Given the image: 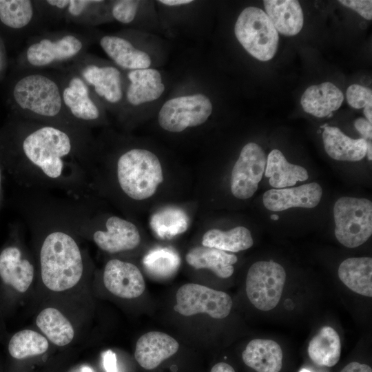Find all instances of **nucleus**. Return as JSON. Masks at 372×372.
<instances>
[{
	"label": "nucleus",
	"instance_id": "20e7f679",
	"mask_svg": "<svg viewBox=\"0 0 372 372\" xmlns=\"http://www.w3.org/2000/svg\"><path fill=\"white\" fill-rule=\"evenodd\" d=\"M22 229L20 223L10 224L8 238L0 248V282L11 298L26 293L36 275L37 264L23 242Z\"/></svg>",
	"mask_w": 372,
	"mask_h": 372
},
{
	"label": "nucleus",
	"instance_id": "4c0bfd02",
	"mask_svg": "<svg viewBox=\"0 0 372 372\" xmlns=\"http://www.w3.org/2000/svg\"><path fill=\"white\" fill-rule=\"evenodd\" d=\"M354 126L366 141H371L372 125L364 118H358L354 121Z\"/></svg>",
	"mask_w": 372,
	"mask_h": 372
},
{
	"label": "nucleus",
	"instance_id": "473e14b6",
	"mask_svg": "<svg viewBox=\"0 0 372 372\" xmlns=\"http://www.w3.org/2000/svg\"><path fill=\"white\" fill-rule=\"evenodd\" d=\"M33 16L32 2L28 0H0V20L12 28L27 25Z\"/></svg>",
	"mask_w": 372,
	"mask_h": 372
},
{
	"label": "nucleus",
	"instance_id": "79ce46f5",
	"mask_svg": "<svg viewBox=\"0 0 372 372\" xmlns=\"http://www.w3.org/2000/svg\"><path fill=\"white\" fill-rule=\"evenodd\" d=\"M159 2L168 6H176L189 4L193 2V1L192 0H161L159 1Z\"/></svg>",
	"mask_w": 372,
	"mask_h": 372
},
{
	"label": "nucleus",
	"instance_id": "f8f14e48",
	"mask_svg": "<svg viewBox=\"0 0 372 372\" xmlns=\"http://www.w3.org/2000/svg\"><path fill=\"white\" fill-rule=\"evenodd\" d=\"M103 281L113 295L124 299L136 298L144 292L145 282L140 269L133 263L117 258L109 260L103 269Z\"/></svg>",
	"mask_w": 372,
	"mask_h": 372
},
{
	"label": "nucleus",
	"instance_id": "4be33fe9",
	"mask_svg": "<svg viewBox=\"0 0 372 372\" xmlns=\"http://www.w3.org/2000/svg\"><path fill=\"white\" fill-rule=\"evenodd\" d=\"M62 100L72 116L87 123L100 116L99 108L90 96L89 90L83 79L74 76L62 92Z\"/></svg>",
	"mask_w": 372,
	"mask_h": 372
},
{
	"label": "nucleus",
	"instance_id": "9d476101",
	"mask_svg": "<svg viewBox=\"0 0 372 372\" xmlns=\"http://www.w3.org/2000/svg\"><path fill=\"white\" fill-rule=\"evenodd\" d=\"M176 300L174 310L184 316L206 313L223 319L232 307L231 298L227 293L195 283L182 285L176 292Z\"/></svg>",
	"mask_w": 372,
	"mask_h": 372
},
{
	"label": "nucleus",
	"instance_id": "7c9ffc66",
	"mask_svg": "<svg viewBox=\"0 0 372 372\" xmlns=\"http://www.w3.org/2000/svg\"><path fill=\"white\" fill-rule=\"evenodd\" d=\"M150 225L160 238L169 239L187 230L188 217L181 209L168 207L154 214Z\"/></svg>",
	"mask_w": 372,
	"mask_h": 372
},
{
	"label": "nucleus",
	"instance_id": "393cba45",
	"mask_svg": "<svg viewBox=\"0 0 372 372\" xmlns=\"http://www.w3.org/2000/svg\"><path fill=\"white\" fill-rule=\"evenodd\" d=\"M84 81L92 85L96 93L107 101L115 103L123 96L119 70L112 66L89 65L82 71Z\"/></svg>",
	"mask_w": 372,
	"mask_h": 372
},
{
	"label": "nucleus",
	"instance_id": "a19ab883",
	"mask_svg": "<svg viewBox=\"0 0 372 372\" xmlns=\"http://www.w3.org/2000/svg\"><path fill=\"white\" fill-rule=\"evenodd\" d=\"M210 372H235L234 368L225 362L216 364L211 369Z\"/></svg>",
	"mask_w": 372,
	"mask_h": 372
},
{
	"label": "nucleus",
	"instance_id": "f3484780",
	"mask_svg": "<svg viewBox=\"0 0 372 372\" xmlns=\"http://www.w3.org/2000/svg\"><path fill=\"white\" fill-rule=\"evenodd\" d=\"M244 363L257 372H279L282 366L280 346L272 340L254 339L242 353Z\"/></svg>",
	"mask_w": 372,
	"mask_h": 372
},
{
	"label": "nucleus",
	"instance_id": "dca6fc26",
	"mask_svg": "<svg viewBox=\"0 0 372 372\" xmlns=\"http://www.w3.org/2000/svg\"><path fill=\"white\" fill-rule=\"evenodd\" d=\"M344 101L342 91L331 82L309 87L303 93L300 103L303 110L318 118L330 116Z\"/></svg>",
	"mask_w": 372,
	"mask_h": 372
},
{
	"label": "nucleus",
	"instance_id": "7ed1b4c3",
	"mask_svg": "<svg viewBox=\"0 0 372 372\" xmlns=\"http://www.w3.org/2000/svg\"><path fill=\"white\" fill-rule=\"evenodd\" d=\"M119 191L132 200H143L154 194L163 180L161 164L152 152L128 149L118 156L113 174Z\"/></svg>",
	"mask_w": 372,
	"mask_h": 372
},
{
	"label": "nucleus",
	"instance_id": "f03ea898",
	"mask_svg": "<svg viewBox=\"0 0 372 372\" xmlns=\"http://www.w3.org/2000/svg\"><path fill=\"white\" fill-rule=\"evenodd\" d=\"M92 199L78 200L77 232L83 239L92 240L100 249L117 254L136 249L141 238L131 221L115 215H94Z\"/></svg>",
	"mask_w": 372,
	"mask_h": 372
},
{
	"label": "nucleus",
	"instance_id": "f257e3e1",
	"mask_svg": "<svg viewBox=\"0 0 372 372\" xmlns=\"http://www.w3.org/2000/svg\"><path fill=\"white\" fill-rule=\"evenodd\" d=\"M18 130L14 143L1 153L5 173L16 187L92 198L86 137L48 123H30Z\"/></svg>",
	"mask_w": 372,
	"mask_h": 372
},
{
	"label": "nucleus",
	"instance_id": "a878e982",
	"mask_svg": "<svg viewBox=\"0 0 372 372\" xmlns=\"http://www.w3.org/2000/svg\"><path fill=\"white\" fill-rule=\"evenodd\" d=\"M265 174L269 178V184L276 189L295 185L297 182L309 178L305 168L289 163L278 149H273L269 154Z\"/></svg>",
	"mask_w": 372,
	"mask_h": 372
},
{
	"label": "nucleus",
	"instance_id": "0eeeda50",
	"mask_svg": "<svg viewBox=\"0 0 372 372\" xmlns=\"http://www.w3.org/2000/svg\"><path fill=\"white\" fill-rule=\"evenodd\" d=\"M335 236L344 246L355 248L372 234V203L366 198L341 197L335 203Z\"/></svg>",
	"mask_w": 372,
	"mask_h": 372
},
{
	"label": "nucleus",
	"instance_id": "423d86ee",
	"mask_svg": "<svg viewBox=\"0 0 372 372\" xmlns=\"http://www.w3.org/2000/svg\"><path fill=\"white\" fill-rule=\"evenodd\" d=\"M234 32L240 43L254 58L267 61L276 54L278 33L262 9L245 8L237 19Z\"/></svg>",
	"mask_w": 372,
	"mask_h": 372
},
{
	"label": "nucleus",
	"instance_id": "58836bf2",
	"mask_svg": "<svg viewBox=\"0 0 372 372\" xmlns=\"http://www.w3.org/2000/svg\"><path fill=\"white\" fill-rule=\"evenodd\" d=\"M103 364L105 372H118L116 354L112 350L103 353Z\"/></svg>",
	"mask_w": 372,
	"mask_h": 372
},
{
	"label": "nucleus",
	"instance_id": "aec40b11",
	"mask_svg": "<svg viewBox=\"0 0 372 372\" xmlns=\"http://www.w3.org/2000/svg\"><path fill=\"white\" fill-rule=\"evenodd\" d=\"M322 139L326 152L335 160L358 161L366 154L367 141L351 138L338 127L326 126Z\"/></svg>",
	"mask_w": 372,
	"mask_h": 372
},
{
	"label": "nucleus",
	"instance_id": "72a5a7b5",
	"mask_svg": "<svg viewBox=\"0 0 372 372\" xmlns=\"http://www.w3.org/2000/svg\"><path fill=\"white\" fill-rule=\"evenodd\" d=\"M347 101L349 105L355 109L363 108L372 103V91L370 88L360 85H351L347 90Z\"/></svg>",
	"mask_w": 372,
	"mask_h": 372
},
{
	"label": "nucleus",
	"instance_id": "c9c22d12",
	"mask_svg": "<svg viewBox=\"0 0 372 372\" xmlns=\"http://www.w3.org/2000/svg\"><path fill=\"white\" fill-rule=\"evenodd\" d=\"M342 5L354 10L367 20L372 19V1L371 0H341Z\"/></svg>",
	"mask_w": 372,
	"mask_h": 372
},
{
	"label": "nucleus",
	"instance_id": "ddd939ff",
	"mask_svg": "<svg viewBox=\"0 0 372 372\" xmlns=\"http://www.w3.org/2000/svg\"><path fill=\"white\" fill-rule=\"evenodd\" d=\"M322 194L321 186L311 183L296 187L268 190L263 194L262 200L267 209L280 211L291 207H315L319 204Z\"/></svg>",
	"mask_w": 372,
	"mask_h": 372
},
{
	"label": "nucleus",
	"instance_id": "a211bd4d",
	"mask_svg": "<svg viewBox=\"0 0 372 372\" xmlns=\"http://www.w3.org/2000/svg\"><path fill=\"white\" fill-rule=\"evenodd\" d=\"M130 84L126 97L132 105L153 101L158 99L165 90L160 72L152 68L131 70L128 73Z\"/></svg>",
	"mask_w": 372,
	"mask_h": 372
},
{
	"label": "nucleus",
	"instance_id": "c03bdc74",
	"mask_svg": "<svg viewBox=\"0 0 372 372\" xmlns=\"http://www.w3.org/2000/svg\"><path fill=\"white\" fill-rule=\"evenodd\" d=\"M47 3L52 6L56 7L60 9H63L68 7L69 0H48Z\"/></svg>",
	"mask_w": 372,
	"mask_h": 372
},
{
	"label": "nucleus",
	"instance_id": "8fccbe9b",
	"mask_svg": "<svg viewBox=\"0 0 372 372\" xmlns=\"http://www.w3.org/2000/svg\"><path fill=\"white\" fill-rule=\"evenodd\" d=\"M300 372H311V371L306 369H302Z\"/></svg>",
	"mask_w": 372,
	"mask_h": 372
},
{
	"label": "nucleus",
	"instance_id": "412c9836",
	"mask_svg": "<svg viewBox=\"0 0 372 372\" xmlns=\"http://www.w3.org/2000/svg\"><path fill=\"white\" fill-rule=\"evenodd\" d=\"M185 260L196 269H207L219 278H227L233 274L238 258L216 248L198 246L188 251Z\"/></svg>",
	"mask_w": 372,
	"mask_h": 372
},
{
	"label": "nucleus",
	"instance_id": "09e8293b",
	"mask_svg": "<svg viewBox=\"0 0 372 372\" xmlns=\"http://www.w3.org/2000/svg\"><path fill=\"white\" fill-rule=\"evenodd\" d=\"M271 218L273 220H278L279 219V216L276 214H272L271 216Z\"/></svg>",
	"mask_w": 372,
	"mask_h": 372
},
{
	"label": "nucleus",
	"instance_id": "6ab92c4d",
	"mask_svg": "<svg viewBox=\"0 0 372 372\" xmlns=\"http://www.w3.org/2000/svg\"><path fill=\"white\" fill-rule=\"evenodd\" d=\"M266 14L279 32L285 36L298 34L304 23L302 8L296 0H265Z\"/></svg>",
	"mask_w": 372,
	"mask_h": 372
},
{
	"label": "nucleus",
	"instance_id": "cd10ccee",
	"mask_svg": "<svg viewBox=\"0 0 372 372\" xmlns=\"http://www.w3.org/2000/svg\"><path fill=\"white\" fill-rule=\"evenodd\" d=\"M308 355L317 365H335L341 355V342L337 331L329 326L322 327L310 340Z\"/></svg>",
	"mask_w": 372,
	"mask_h": 372
},
{
	"label": "nucleus",
	"instance_id": "a18cd8bd",
	"mask_svg": "<svg viewBox=\"0 0 372 372\" xmlns=\"http://www.w3.org/2000/svg\"><path fill=\"white\" fill-rule=\"evenodd\" d=\"M364 114L366 117V119L371 123H372V103L368 104L364 107Z\"/></svg>",
	"mask_w": 372,
	"mask_h": 372
},
{
	"label": "nucleus",
	"instance_id": "f704fd0d",
	"mask_svg": "<svg viewBox=\"0 0 372 372\" xmlns=\"http://www.w3.org/2000/svg\"><path fill=\"white\" fill-rule=\"evenodd\" d=\"M138 1H118L112 8L113 17L122 23H129L134 20L138 10Z\"/></svg>",
	"mask_w": 372,
	"mask_h": 372
},
{
	"label": "nucleus",
	"instance_id": "49530a36",
	"mask_svg": "<svg viewBox=\"0 0 372 372\" xmlns=\"http://www.w3.org/2000/svg\"><path fill=\"white\" fill-rule=\"evenodd\" d=\"M366 154L369 161L372 159V145L371 141H367V148H366Z\"/></svg>",
	"mask_w": 372,
	"mask_h": 372
},
{
	"label": "nucleus",
	"instance_id": "9b49d317",
	"mask_svg": "<svg viewBox=\"0 0 372 372\" xmlns=\"http://www.w3.org/2000/svg\"><path fill=\"white\" fill-rule=\"evenodd\" d=\"M267 157L262 147L250 142L242 149L231 176V191L239 199L251 197L264 174Z\"/></svg>",
	"mask_w": 372,
	"mask_h": 372
},
{
	"label": "nucleus",
	"instance_id": "e433bc0d",
	"mask_svg": "<svg viewBox=\"0 0 372 372\" xmlns=\"http://www.w3.org/2000/svg\"><path fill=\"white\" fill-rule=\"evenodd\" d=\"M101 2V1H87V0H69L67 7L69 13L74 16H79L87 6L92 3Z\"/></svg>",
	"mask_w": 372,
	"mask_h": 372
},
{
	"label": "nucleus",
	"instance_id": "2f4dec72",
	"mask_svg": "<svg viewBox=\"0 0 372 372\" xmlns=\"http://www.w3.org/2000/svg\"><path fill=\"white\" fill-rule=\"evenodd\" d=\"M143 262L149 273L165 278L176 272L180 265V258L169 248H157L147 254Z\"/></svg>",
	"mask_w": 372,
	"mask_h": 372
},
{
	"label": "nucleus",
	"instance_id": "2eb2a0df",
	"mask_svg": "<svg viewBox=\"0 0 372 372\" xmlns=\"http://www.w3.org/2000/svg\"><path fill=\"white\" fill-rule=\"evenodd\" d=\"M82 47L81 41L73 35H66L56 41L45 39L28 47L27 60L33 66H45L76 56Z\"/></svg>",
	"mask_w": 372,
	"mask_h": 372
},
{
	"label": "nucleus",
	"instance_id": "37998d69",
	"mask_svg": "<svg viewBox=\"0 0 372 372\" xmlns=\"http://www.w3.org/2000/svg\"><path fill=\"white\" fill-rule=\"evenodd\" d=\"M5 174V169L0 154V206L3 198V183Z\"/></svg>",
	"mask_w": 372,
	"mask_h": 372
},
{
	"label": "nucleus",
	"instance_id": "c756f323",
	"mask_svg": "<svg viewBox=\"0 0 372 372\" xmlns=\"http://www.w3.org/2000/svg\"><path fill=\"white\" fill-rule=\"evenodd\" d=\"M49 348L48 340L32 329H23L14 333L8 340V351L15 360L44 353Z\"/></svg>",
	"mask_w": 372,
	"mask_h": 372
},
{
	"label": "nucleus",
	"instance_id": "bb28decb",
	"mask_svg": "<svg viewBox=\"0 0 372 372\" xmlns=\"http://www.w3.org/2000/svg\"><path fill=\"white\" fill-rule=\"evenodd\" d=\"M36 324L43 335L54 344L65 347L74 338V329L68 318L58 309L46 307L36 318Z\"/></svg>",
	"mask_w": 372,
	"mask_h": 372
},
{
	"label": "nucleus",
	"instance_id": "de8ad7c7",
	"mask_svg": "<svg viewBox=\"0 0 372 372\" xmlns=\"http://www.w3.org/2000/svg\"><path fill=\"white\" fill-rule=\"evenodd\" d=\"M81 372H94V371L89 366H83L81 369Z\"/></svg>",
	"mask_w": 372,
	"mask_h": 372
},
{
	"label": "nucleus",
	"instance_id": "c85d7f7f",
	"mask_svg": "<svg viewBox=\"0 0 372 372\" xmlns=\"http://www.w3.org/2000/svg\"><path fill=\"white\" fill-rule=\"evenodd\" d=\"M254 240L250 231L242 226L229 231L212 229L206 231L202 239L205 247L216 248L224 251L238 252L250 248Z\"/></svg>",
	"mask_w": 372,
	"mask_h": 372
},
{
	"label": "nucleus",
	"instance_id": "b1692460",
	"mask_svg": "<svg viewBox=\"0 0 372 372\" xmlns=\"http://www.w3.org/2000/svg\"><path fill=\"white\" fill-rule=\"evenodd\" d=\"M338 274L342 282L361 296H372V258H349L341 262Z\"/></svg>",
	"mask_w": 372,
	"mask_h": 372
},
{
	"label": "nucleus",
	"instance_id": "5701e85b",
	"mask_svg": "<svg viewBox=\"0 0 372 372\" xmlns=\"http://www.w3.org/2000/svg\"><path fill=\"white\" fill-rule=\"evenodd\" d=\"M100 45L107 55L124 69H146L151 65V59L148 54L136 49L123 38L104 36L100 40Z\"/></svg>",
	"mask_w": 372,
	"mask_h": 372
},
{
	"label": "nucleus",
	"instance_id": "ea45409f",
	"mask_svg": "<svg viewBox=\"0 0 372 372\" xmlns=\"http://www.w3.org/2000/svg\"><path fill=\"white\" fill-rule=\"evenodd\" d=\"M340 372H372V369L367 364L353 362L345 366Z\"/></svg>",
	"mask_w": 372,
	"mask_h": 372
},
{
	"label": "nucleus",
	"instance_id": "39448f33",
	"mask_svg": "<svg viewBox=\"0 0 372 372\" xmlns=\"http://www.w3.org/2000/svg\"><path fill=\"white\" fill-rule=\"evenodd\" d=\"M13 96L23 110L45 120L48 124L50 122L63 127L56 119L62 109V96L52 79L39 74L25 76L16 83Z\"/></svg>",
	"mask_w": 372,
	"mask_h": 372
},
{
	"label": "nucleus",
	"instance_id": "4468645a",
	"mask_svg": "<svg viewBox=\"0 0 372 372\" xmlns=\"http://www.w3.org/2000/svg\"><path fill=\"white\" fill-rule=\"evenodd\" d=\"M178 349V342L169 335L160 331H149L137 340L134 358L143 369L152 370L174 355Z\"/></svg>",
	"mask_w": 372,
	"mask_h": 372
},
{
	"label": "nucleus",
	"instance_id": "1a4fd4ad",
	"mask_svg": "<svg viewBox=\"0 0 372 372\" xmlns=\"http://www.w3.org/2000/svg\"><path fill=\"white\" fill-rule=\"evenodd\" d=\"M212 112V104L205 94H196L173 98L166 101L158 112L160 126L170 132L203 124Z\"/></svg>",
	"mask_w": 372,
	"mask_h": 372
},
{
	"label": "nucleus",
	"instance_id": "6e6552de",
	"mask_svg": "<svg viewBox=\"0 0 372 372\" xmlns=\"http://www.w3.org/2000/svg\"><path fill=\"white\" fill-rule=\"evenodd\" d=\"M287 274L279 263L273 260L258 261L249 269L246 278V293L258 309L267 311L278 304Z\"/></svg>",
	"mask_w": 372,
	"mask_h": 372
}]
</instances>
